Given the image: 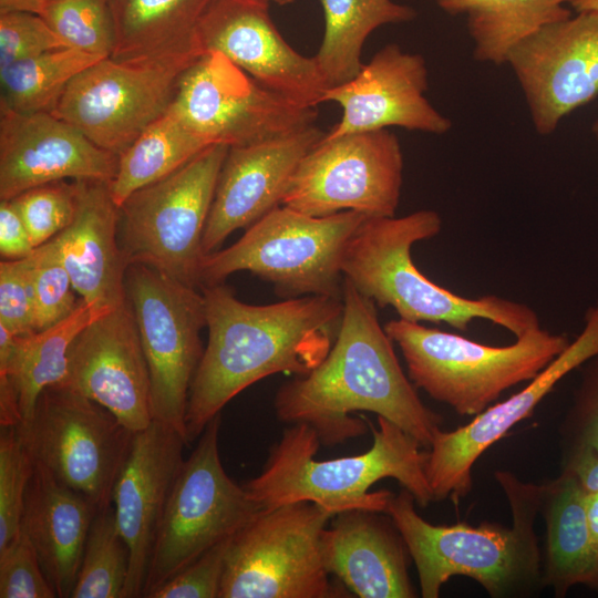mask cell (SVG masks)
<instances>
[{"label":"cell","mask_w":598,"mask_h":598,"mask_svg":"<svg viewBox=\"0 0 598 598\" xmlns=\"http://www.w3.org/2000/svg\"><path fill=\"white\" fill-rule=\"evenodd\" d=\"M50 0H0V13L9 11H25L41 14Z\"/></svg>","instance_id":"cell-46"},{"label":"cell","mask_w":598,"mask_h":598,"mask_svg":"<svg viewBox=\"0 0 598 598\" xmlns=\"http://www.w3.org/2000/svg\"><path fill=\"white\" fill-rule=\"evenodd\" d=\"M570 6L576 12L596 11L598 12V0H573Z\"/></svg>","instance_id":"cell-48"},{"label":"cell","mask_w":598,"mask_h":598,"mask_svg":"<svg viewBox=\"0 0 598 598\" xmlns=\"http://www.w3.org/2000/svg\"><path fill=\"white\" fill-rule=\"evenodd\" d=\"M94 505L61 483L42 463L27 487L21 529L59 598H70L82 561Z\"/></svg>","instance_id":"cell-26"},{"label":"cell","mask_w":598,"mask_h":598,"mask_svg":"<svg viewBox=\"0 0 598 598\" xmlns=\"http://www.w3.org/2000/svg\"><path fill=\"white\" fill-rule=\"evenodd\" d=\"M40 16L66 47L112 55L115 27L109 0H50Z\"/></svg>","instance_id":"cell-35"},{"label":"cell","mask_w":598,"mask_h":598,"mask_svg":"<svg viewBox=\"0 0 598 598\" xmlns=\"http://www.w3.org/2000/svg\"><path fill=\"white\" fill-rule=\"evenodd\" d=\"M76 209L70 225L49 240L73 288L97 316L126 301L125 272L117 229L120 207L110 182L76 181Z\"/></svg>","instance_id":"cell-24"},{"label":"cell","mask_w":598,"mask_h":598,"mask_svg":"<svg viewBox=\"0 0 598 598\" xmlns=\"http://www.w3.org/2000/svg\"><path fill=\"white\" fill-rule=\"evenodd\" d=\"M262 1L267 2L268 4L276 3L278 6H285V4L292 3L295 0H262Z\"/></svg>","instance_id":"cell-49"},{"label":"cell","mask_w":598,"mask_h":598,"mask_svg":"<svg viewBox=\"0 0 598 598\" xmlns=\"http://www.w3.org/2000/svg\"><path fill=\"white\" fill-rule=\"evenodd\" d=\"M323 135L312 125L279 138L229 147L203 234L204 256L220 249L235 230L248 228L281 205L299 162Z\"/></svg>","instance_id":"cell-23"},{"label":"cell","mask_w":598,"mask_h":598,"mask_svg":"<svg viewBox=\"0 0 598 598\" xmlns=\"http://www.w3.org/2000/svg\"><path fill=\"white\" fill-rule=\"evenodd\" d=\"M585 507L589 532L598 549V492L587 493Z\"/></svg>","instance_id":"cell-47"},{"label":"cell","mask_w":598,"mask_h":598,"mask_svg":"<svg viewBox=\"0 0 598 598\" xmlns=\"http://www.w3.org/2000/svg\"><path fill=\"white\" fill-rule=\"evenodd\" d=\"M169 109L206 145L228 147L296 133L318 115L317 107L266 87L218 51H206L185 71Z\"/></svg>","instance_id":"cell-13"},{"label":"cell","mask_w":598,"mask_h":598,"mask_svg":"<svg viewBox=\"0 0 598 598\" xmlns=\"http://www.w3.org/2000/svg\"><path fill=\"white\" fill-rule=\"evenodd\" d=\"M498 478L514 512L512 528L432 525L415 512V499L409 491L391 495L384 513L415 563L422 597L437 598L443 584L453 576L471 577L493 597L501 596L537 571L533 522L543 487L520 485L504 473Z\"/></svg>","instance_id":"cell-5"},{"label":"cell","mask_w":598,"mask_h":598,"mask_svg":"<svg viewBox=\"0 0 598 598\" xmlns=\"http://www.w3.org/2000/svg\"><path fill=\"white\" fill-rule=\"evenodd\" d=\"M102 59L64 47L14 62L0 70V109L52 113L72 79Z\"/></svg>","instance_id":"cell-33"},{"label":"cell","mask_w":598,"mask_h":598,"mask_svg":"<svg viewBox=\"0 0 598 598\" xmlns=\"http://www.w3.org/2000/svg\"><path fill=\"white\" fill-rule=\"evenodd\" d=\"M231 538L205 551L154 589L147 598H219L226 555Z\"/></svg>","instance_id":"cell-41"},{"label":"cell","mask_w":598,"mask_h":598,"mask_svg":"<svg viewBox=\"0 0 598 598\" xmlns=\"http://www.w3.org/2000/svg\"><path fill=\"white\" fill-rule=\"evenodd\" d=\"M573 0H434L450 16H463L476 61L502 65L523 39L566 19Z\"/></svg>","instance_id":"cell-30"},{"label":"cell","mask_w":598,"mask_h":598,"mask_svg":"<svg viewBox=\"0 0 598 598\" xmlns=\"http://www.w3.org/2000/svg\"><path fill=\"white\" fill-rule=\"evenodd\" d=\"M566 471L574 474L587 493L598 492V453L589 447H573Z\"/></svg>","instance_id":"cell-45"},{"label":"cell","mask_w":598,"mask_h":598,"mask_svg":"<svg viewBox=\"0 0 598 598\" xmlns=\"http://www.w3.org/2000/svg\"><path fill=\"white\" fill-rule=\"evenodd\" d=\"M185 437L153 420L135 433L113 491L116 523L130 550L123 598L143 597L157 530L184 463Z\"/></svg>","instance_id":"cell-21"},{"label":"cell","mask_w":598,"mask_h":598,"mask_svg":"<svg viewBox=\"0 0 598 598\" xmlns=\"http://www.w3.org/2000/svg\"><path fill=\"white\" fill-rule=\"evenodd\" d=\"M199 56L104 58L72 79L52 114L120 155L169 109L183 74Z\"/></svg>","instance_id":"cell-15"},{"label":"cell","mask_w":598,"mask_h":598,"mask_svg":"<svg viewBox=\"0 0 598 598\" xmlns=\"http://www.w3.org/2000/svg\"><path fill=\"white\" fill-rule=\"evenodd\" d=\"M35 248L11 199L0 200V254L6 260L29 257Z\"/></svg>","instance_id":"cell-44"},{"label":"cell","mask_w":598,"mask_h":598,"mask_svg":"<svg viewBox=\"0 0 598 598\" xmlns=\"http://www.w3.org/2000/svg\"><path fill=\"white\" fill-rule=\"evenodd\" d=\"M34 460L18 425L0 426V548L21 529V517Z\"/></svg>","instance_id":"cell-37"},{"label":"cell","mask_w":598,"mask_h":598,"mask_svg":"<svg viewBox=\"0 0 598 598\" xmlns=\"http://www.w3.org/2000/svg\"><path fill=\"white\" fill-rule=\"evenodd\" d=\"M219 427L220 414L208 422L182 465L157 530L143 597L264 511L226 474Z\"/></svg>","instance_id":"cell-10"},{"label":"cell","mask_w":598,"mask_h":598,"mask_svg":"<svg viewBox=\"0 0 598 598\" xmlns=\"http://www.w3.org/2000/svg\"><path fill=\"white\" fill-rule=\"evenodd\" d=\"M333 515L302 501L261 511L235 534L219 598L349 597L323 564L321 535Z\"/></svg>","instance_id":"cell-9"},{"label":"cell","mask_w":598,"mask_h":598,"mask_svg":"<svg viewBox=\"0 0 598 598\" xmlns=\"http://www.w3.org/2000/svg\"><path fill=\"white\" fill-rule=\"evenodd\" d=\"M0 597H58L42 570L33 545L22 529L0 548Z\"/></svg>","instance_id":"cell-39"},{"label":"cell","mask_w":598,"mask_h":598,"mask_svg":"<svg viewBox=\"0 0 598 598\" xmlns=\"http://www.w3.org/2000/svg\"><path fill=\"white\" fill-rule=\"evenodd\" d=\"M262 0H214L198 27L204 53L218 51L266 87L306 106L329 87L315 58L297 52Z\"/></svg>","instance_id":"cell-18"},{"label":"cell","mask_w":598,"mask_h":598,"mask_svg":"<svg viewBox=\"0 0 598 598\" xmlns=\"http://www.w3.org/2000/svg\"><path fill=\"white\" fill-rule=\"evenodd\" d=\"M567 423L575 440L573 447L585 446L598 453V354L587 361Z\"/></svg>","instance_id":"cell-43"},{"label":"cell","mask_w":598,"mask_h":598,"mask_svg":"<svg viewBox=\"0 0 598 598\" xmlns=\"http://www.w3.org/2000/svg\"><path fill=\"white\" fill-rule=\"evenodd\" d=\"M64 47L41 16L25 11L0 13V70Z\"/></svg>","instance_id":"cell-40"},{"label":"cell","mask_w":598,"mask_h":598,"mask_svg":"<svg viewBox=\"0 0 598 598\" xmlns=\"http://www.w3.org/2000/svg\"><path fill=\"white\" fill-rule=\"evenodd\" d=\"M229 147L210 145L118 207V244L127 266L142 264L199 289L203 234Z\"/></svg>","instance_id":"cell-8"},{"label":"cell","mask_w":598,"mask_h":598,"mask_svg":"<svg viewBox=\"0 0 598 598\" xmlns=\"http://www.w3.org/2000/svg\"><path fill=\"white\" fill-rule=\"evenodd\" d=\"M383 327L401 350L415 388L461 415H477L505 390L530 381L570 343L567 336L540 327L505 347L400 318Z\"/></svg>","instance_id":"cell-6"},{"label":"cell","mask_w":598,"mask_h":598,"mask_svg":"<svg viewBox=\"0 0 598 598\" xmlns=\"http://www.w3.org/2000/svg\"><path fill=\"white\" fill-rule=\"evenodd\" d=\"M343 315L326 358L310 372L282 384L275 396L277 417L307 423L321 443L337 445L367 432L358 411L375 413L431 446L441 416L420 399L378 319L377 305L343 281Z\"/></svg>","instance_id":"cell-1"},{"label":"cell","mask_w":598,"mask_h":598,"mask_svg":"<svg viewBox=\"0 0 598 598\" xmlns=\"http://www.w3.org/2000/svg\"><path fill=\"white\" fill-rule=\"evenodd\" d=\"M547 494V557L545 580L556 596L575 585L598 589V549L589 532L586 495L568 471L545 487Z\"/></svg>","instance_id":"cell-29"},{"label":"cell","mask_w":598,"mask_h":598,"mask_svg":"<svg viewBox=\"0 0 598 598\" xmlns=\"http://www.w3.org/2000/svg\"><path fill=\"white\" fill-rule=\"evenodd\" d=\"M128 569L130 550L114 506L96 511L70 598H123Z\"/></svg>","instance_id":"cell-34"},{"label":"cell","mask_w":598,"mask_h":598,"mask_svg":"<svg viewBox=\"0 0 598 598\" xmlns=\"http://www.w3.org/2000/svg\"><path fill=\"white\" fill-rule=\"evenodd\" d=\"M592 133H594L595 138H596V141L598 143V120L592 125Z\"/></svg>","instance_id":"cell-50"},{"label":"cell","mask_w":598,"mask_h":598,"mask_svg":"<svg viewBox=\"0 0 598 598\" xmlns=\"http://www.w3.org/2000/svg\"><path fill=\"white\" fill-rule=\"evenodd\" d=\"M382 512L353 509L333 516L321 535L323 564L360 598H412L406 546Z\"/></svg>","instance_id":"cell-25"},{"label":"cell","mask_w":598,"mask_h":598,"mask_svg":"<svg viewBox=\"0 0 598 598\" xmlns=\"http://www.w3.org/2000/svg\"><path fill=\"white\" fill-rule=\"evenodd\" d=\"M0 324L18 336L35 332L28 257L0 262Z\"/></svg>","instance_id":"cell-42"},{"label":"cell","mask_w":598,"mask_h":598,"mask_svg":"<svg viewBox=\"0 0 598 598\" xmlns=\"http://www.w3.org/2000/svg\"><path fill=\"white\" fill-rule=\"evenodd\" d=\"M402 181L401 145L388 128L323 135L299 162L281 205L315 217L348 210L392 217Z\"/></svg>","instance_id":"cell-14"},{"label":"cell","mask_w":598,"mask_h":598,"mask_svg":"<svg viewBox=\"0 0 598 598\" xmlns=\"http://www.w3.org/2000/svg\"><path fill=\"white\" fill-rule=\"evenodd\" d=\"M125 293L148 365L153 420L174 427L187 442L189 390L204 352L202 290L132 264L125 272Z\"/></svg>","instance_id":"cell-12"},{"label":"cell","mask_w":598,"mask_h":598,"mask_svg":"<svg viewBox=\"0 0 598 598\" xmlns=\"http://www.w3.org/2000/svg\"><path fill=\"white\" fill-rule=\"evenodd\" d=\"M200 290L208 340L189 390L188 445L249 385L275 373L305 375L315 369L330 351L343 315L342 299L328 296L257 306L240 301L225 282Z\"/></svg>","instance_id":"cell-2"},{"label":"cell","mask_w":598,"mask_h":598,"mask_svg":"<svg viewBox=\"0 0 598 598\" xmlns=\"http://www.w3.org/2000/svg\"><path fill=\"white\" fill-rule=\"evenodd\" d=\"M324 31L313 55L328 86L342 84L362 68L367 38L379 27L412 21L416 11L393 0H320Z\"/></svg>","instance_id":"cell-31"},{"label":"cell","mask_w":598,"mask_h":598,"mask_svg":"<svg viewBox=\"0 0 598 598\" xmlns=\"http://www.w3.org/2000/svg\"><path fill=\"white\" fill-rule=\"evenodd\" d=\"M99 317L80 299L65 319L42 331L18 336L0 324V375L10 378L19 399L22 422L34 410L40 393L65 381L69 352L78 334Z\"/></svg>","instance_id":"cell-28"},{"label":"cell","mask_w":598,"mask_h":598,"mask_svg":"<svg viewBox=\"0 0 598 598\" xmlns=\"http://www.w3.org/2000/svg\"><path fill=\"white\" fill-rule=\"evenodd\" d=\"M18 427L33 460L61 483L97 511L113 505L136 432L65 382L45 388L31 417Z\"/></svg>","instance_id":"cell-11"},{"label":"cell","mask_w":598,"mask_h":598,"mask_svg":"<svg viewBox=\"0 0 598 598\" xmlns=\"http://www.w3.org/2000/svg\"><path fill=\"white\" fill-rule=\"evenodd\" d=\"M64 382L107 409L133 432L151 424L150 371L127 299L78 334Z\"/></svg>","instance_id":"cell-20"},{"label":"cell","mask_w":598,"mask_h":598,"mask_svg":"<svg viewBox=\"0 0 598 598\" xmlns=\"http://www.w3.org/2000/svg\"><path fill=\"white\" fill-rule=\"evenodd\" d=\"M372 446L362 454L332 460L315 456L321 443L307 423H293L269 454L262 472L244 486L264 509L308 501L333 516L353 509L384 513L392 493L370 492L380 480L394 478L415 502L427 506L432 492L425 473L427 452L403 429L378 416Z\"/></svg>","instance_id":"cell-3"},{"label":"cell","mask_w":598,"mask_h":598,"mask_svg":"<svg viewBox=\"0 0 598 598\" xmlns=\"http://www.w3.org/2000/svg\"><path fill=\"white\" fill-rule=\"evenodd\" d=\"M110 1V0H109Z\"/></svg>","instance_id":"cell-51"},{"label":"cell","mask_w":598,"mask_h":598,"mask_svg":"<svg viewBox=\"0 0 598 598\" xmlns=\"http://www.w3.org/2000/svg\"><path fill=\"white\" fill-rule=\"evenodd\" d=\"M365 218L352 210L315 217L280 205L235 244L203 257L199 289L249 271L285 299L312 295L342 299L343 252Z\"/></svg>","instance_id":"cell-7"},{"label":"cell","mask_w":598,"mask_h":598,"mask_svg":"<svg viewBox=\"0 0 598 598\" xmlns=\"http://www.w3.org/2000/svg\"><path fill=\"white\" fill-rule=\"evenodd\" d=\"M76 181H59L30 188L11 199L34 248L70 225L76 209Z\"/></svg>","instance_id":"cell-38"},{"label":"cell","mask_w":598,"mask_h":598,"mask_svg":"<svg viewBox=\"0 0 598 598\" xmlns=\"http://www.w3.org/2000/svg\"><path fill=\"white\" fill-rule=\"evenodd\" d=\"M429 71L419 53L390 43L380 49L349 81L327 89L322 103H337L342 115L324 137L386 130L391 126L441 135L448 117L426 99Z\"/></svg>","instance_id":"cell-19"},{"label":"cell","mask_w":598,"mask_h":598,"mask_svg":"<svg viewBox=\"0 0 598 598\" xmlns=\"http://www.w3.org/2000/svg\"><path fill=\"white\" fill-rule=\"evenodd\" d=\"M441 229V216L432 209L367 217L346 246L344 279L380 308L392 307L400 319L411 322H444L467 331L474 319H485L515 338L540 327L537 313L525 303L495 295L462 297L426 278L414 265L411 248Z\"/></svg>","instance_id":"cell-4"},{"label":"cell","mask_w":598,"mask_h":598,"mask_svg":"<svg viewBox=\"0 0 598 598\" xmlns=\"http://www.w3.org/2000/svg\"><path fill=\"white\" fill-rule=\"evenodd\" d=\"M506 63L536 132L551 134L564 116L598 95V12L542 27L511 50Z\"/></svg>","instance_id":"cell-16"},{"label":"cell","mask_w":598,"mask_h":598,"mask_svg":"<svg viewBox=\"0 0 598 598\" xmlns=\"http://www.w3.org/2000/svg\"><path fill=\"white\" fill-rule=\"evenodd\" d=\"M214 0H110L115 48L121 62L204 53L198 41L202 18Z\"/></svg>","instance_id":"cell-27"},{"label":"cell","mask_w":598,"mask_h":598,"mask_svg":"<svg viewBox=\"0 0 598 598\" xmlns=\"http://www.w3.org/2000/svg\"><path fill=\"white\" fill-rule=\"evenodd\" d=\"M206 145L168 109L118 155L117 172L110 182L120 206L132 193L182 167Z\"/></svg>","instance_id":"cell-32"},{"label":"cell","mask_w":598,"mask_h":598,"mask_svg":"<svg viewBox=\"0 0 598 598\" xmlns=\"http://www.w3.org/2000/svg\"><path fill=\"white\" fill-rule=\"evenodd\" d=\"M28 262L38 332L70 316L79 300L69 272L49 243L37 247Z\"/></svg>","instance_id":"cell-36"},{"label":"cell","mask_w":598,"mask_h":598,"mask_svg":"<svg viewBox=\"0 0 598 598\" xmlns=\"http://www.w3.org/2000/svg\"><path fill=\"white\" fill-rule=\"evenodd\" d=\"M577 338L525 388L507 400L488 406L470 423L451 432L440 431L425 462L433 501L467 495L472 467L477 458L511 427L528 417L539 402L569 372L598 354V299L584 317Z\"/></svg>","instance_id":"cell-17"},{"label":"cell","mask_w":598,"mask_h":598,"mask_svg":"<svg viewBox=\"0 0 598 598\" xmlns=\"http://www.w3.org/2000/svg\"><path fill=\"white\" fill-rule=\"evenodd\" d=\"M118 155L52 113L0 109V200L59 181L111 182Z\"/></svg>","instance_id":"cell-22"}]
</instances>
